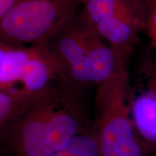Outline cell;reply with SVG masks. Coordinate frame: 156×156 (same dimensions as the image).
Masks as SVG:
<instances>
[{"mask_svg": "<svg viewBox=\"0 0 156 156\" xmlns=\"http://www.w3.org/2000/svg\"><path fill=\"white\" fill-rule=\"evenodd\" d=\"M38 96L29 95L19 87L0 89V135Z\"/></svg>", "mask_w": 156, "mask_h": 156, "instance_id": "ba28073f", "label": "cell"}, {"mask_svg": "<svg viewBox=\"0 0 156 156\" xmlns=\"http://www.w3.org/2000/svg\"><path fill=\"white\" fill-rule=\"evenodd\" d=\"M0 156H2V155H1V154H0Z\"/></svg>", "mask_w": 156, "mask_h": 156, "instance_id": "5bb4252c", "label": "cell"}, {"mask_svg": "<svg viewBox=\"0 0 156 156\" xmlns=\"http://www.w3.org/2000/svg\"><path fill=\"white\" fill-rule=\"evenodd\" d=\"M131 112L140 139L156 145V58H142L131 83Z\"/></svg>", "mask_w": 156, "mask_h": 156, "instance_id": "8992f818", "label": "cell"}, {"mask_svg": "<svg viewBox=\"0 0 156 156\" xmlns=\"http://www.w3.org/2000/svg\"><path fill=\"white\" fill-rule=\"evenodd\" d=\"M148 4L142 0H81L79 16L112 48L131 56L144 32Z\"/></svg>", "mask_w": 156, "mask_h": 156, "instance_id": "277c9868", "label": "cell"}, {"mask_svg": "<svg viewBox=\"0 0 156 156\" xmlns=\"http://www.w3.org/2000/svg\"><path fill=\"white\" fill-rule=\"evenodd\" d=\"M81 0H16L0 20V44L44 46L79 13Z\"/></svg>", "mask_w": 156, "mask_h": 156, "instance_id": "3957f363", "label": "cell"}, {"mask_svg": "<svg viewBox=\"0 0 156 156\" xmlns=\"http://www.w3.org/2000/svg\"><path fill=\"white\" fill-rule=\"evenodd\" d=\"M15 1L16 0H0V20L5 16Z\"/></svg>", "mask_w": 156, "mask_h": 156, "instance_id": "8fae6325", "label": "cell"}, {"mask_svg": "<svg viewBox=\"0 0 156 156\" xmlns=\"http://www.w3.org/2000/svg\"><path fill=\"white\" fill-rule=\"evenodd\" d=\"M10 47V46H7L2 44H0V72H1L2 67V64L5 59V57L7 54V51Z\"/></svg>", "mask_w": 156, "mask_h": 156, "instance_id": "7c38bea8", "label": "cell"}, {"mask_svg": "<svg viewBox=\"0 0 156 156\" xmlns=\"http://www.w3.org/2000/svg\"><path fill=\"white\" fill-rule=\"evenodd\" d=\"M150 41V44L156 51V0L148 4L144 32Z\"/></svg>", "mask_w": 156, "mask_h": 156, "instance_id": "30bf717a", "label": "cell"}, {"mask_svg": "<svg viewBox=\"0 0 156 156\" xmlns=\"http://www.w3.org/2000/svg\"><path fill=\"white\" fill-rule=\"evenodd\" d=\"M51 156H101L93 124Z\"/></svg>", "mask_w": 156, "mask_h": 156, "instance_id": "9c48e42d", "label": "cell"}, {"mask_svg": "<svg viewBox=\"0 0 156 156\" xmlns=\"http://www.w3.org/2000/svg\"><path fill=\"white\" fill-rule=\"evenodd\" d=\"M59 69L53 56L44 46H38L36 53L23 68L19 85L29 95L38 96L57 80Z\"/></svg>", "mask_w": 156, "mask_h": 156, "instance_id": "52a82bcc", "label": "cell"}, {"mask_svg": "<svg viewBox=\"0 0 156 156\" xmlns=\"http://www.w3.org/2000/svg\"><path fill=\"white\" fill-rule=\"evenodd\" d=\"M91 33L78 13L44 45L59 69V87L75 95L90 86L87 50Z\"/></svg>", "mask_w": 156, "mask_h": 156, "instance_id": "5b68a950", "label": "cell"}, {"mask_svg": "<svg viewBox=\"0 0 156 156\" xmlns=\"http://www.w3.org/2000/svg\"><path fill=\"white\" fill-rule=\"evenodd\" d=\"M88 127L75 95L51 86L1 134L12 156H51Z\"/></svg>", "mask_w": 156, "mask_h": 156, "instance_id": "6da1fadb", "label": "cell"}, {"mask_svg": "<svg viewBox=\"0 0 156 156\" xmlns=\"http://www.w3.org/2000/svg\"><path fill=\"white\" fill-rule=\"evenodd\" d=\"M129 73L96 87L93 124L101 156H144L132 121Z\"/></svg>", "mask_w": 156, "mask_h": 156, "instance_id": "7a4b0ae2", "label": "cell"}, {"mask_svg": "<svg viewBox=\"0 0 156 156\" xmlns=\"http://www.w3.org/2000/svg\"><path fill=\"white\" fill-rule=\"evenodd\" d=\"M142 1L145 2H147V3H150V2H151L153 1V0H142Z\"/></svg>", "mask_w": 156, "mask_h": 156, "instance_id": "4fadbf2b", "label": "cell"}]
</instances>
